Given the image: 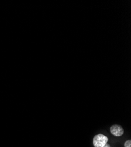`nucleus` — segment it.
<instances>
[{"label":"nucleus","instance_id":"obj_2","mask_svg":"<svg viewBox=\"0 0 131 147\" xmlns=\"http://www.w3.org/2000/svg\"><path fill=\"white\" fill-rule=\"evenodd\" d=\"M110 132L115 137H121L124 133V131L123 128L118 124L113 125L110 128Z\"/></svg>","mask_w":131,"mask_h":147},{"label":"nucleus","instance_id":"obj_1","mask_svg":"<svg viewBox=\"0 0 131 147\" xmlns=\"http://www.w3.org/2000/svg\"><path fill=\"white\" fill-rule=\"evenodd\" d=\"M108 138L102 134H97L93 137V145L94 147H102L108 142Z\"/></svg>","mask_w":131,"mask_h":147},{"label":"nucleus","instance_id":"obj_3","mask_svg":"<svg viewBox=\"0 0 131 147\" xmlns=\"http://www.w3.org/2000/svg\"><path fill=\"white\" fill-rule=\"evenodd\" d=\"M124 146L125 147H131V140H129L125 141L124 144Z\"/></svg>","mask_w":131,"mask_h":147},{"label":"nucleus","instance_id":"obj_4","mask_svg":"<svg viewBox=\"0 0 131 147\" xmlns=\"http://www.w3.org/2000/svg\"><path fill=\"white\" fill-rule=\"evenodd\" d=\"M102 147H111V145L108 144V143H106L104 146H103Z\"/></svg>","mask_w":131,"mask_h":147}]
</instances>
